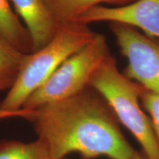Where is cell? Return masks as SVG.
<instances>
[{
	"mask_svg": "<svg viewBox=\"0 0 159 159\" xmlns=\"http://www.w3.org/2000/svg\"><path fill=\"white\" fill-rule=\"evenodd\" d=\"M28 55L0 36V92L13 87Z\"/></svg>",
	"mask_w": 159,
	"mask_h": 159,
	"instance_id": "30bf717a",
	"label": "cell"
},
{
	"mask_svg": "<svg viewBox=\"0 0 159 159\" xmlns=\"http://www.w3.org/2000/svg\"><path fill=\"white\" fill-rule=\"evenodd\" d=\"M0 159H53L47 146L37 139L32 142L0 141Z\"/></svg>",
	"mask_w": 159,
	"mask_h": 159,
	"instance_id": "8fae6325",
	"label": "cell"
},
{
	"mask_svg": "<svg viewBox=\"0 0 159 159\" xmlns=\"http://www.w3.org/2000/svg\"><path fill=\"white\" fill-rule=\"evenodd\" d=\"M57 25L75 22L88 10L102 4L115 7L128 5L136 0H43Z\"/></svg>",
	"mask_w": 159,
	"mask_h": 159,
	"instance_id": "9c48e42d",
	"label": "cell"
},
{
	"mask_svg": "<svg viewBox=\"0 0 159 159\" xmlns=\"http://www.w3.org/2000/svg\"><path fill=\"white\" fill-rule=\"evenodd\" d=\"M9 1L0 0V36L25 54L34 52L30 33L20 22Z\"/></svg>",
	"mask_w": 159,
	"mask_h": 159,
	"instance_id": "ba28073f",
	"label": "cell"
},
{
	"mask_svg": "<svg viewBox=\"0 0 159 159\" xmlns=\"http://www.w3.org/2000/svg\"><path fill=\"white\" fill-rule=\"evenodd\" d=\"M140 102L150 114L152 128L159 143V94L145 89L141 96Z\"/></svg>",
	"mask_w": 159,
	"mask_h": 159,
	"instance_id": "7c38bea8",
	"label": "cell"
},
{
	"mask_svg": "<svg viewBox=\"0 0 159 159\" xmlns=\"http://www.w3.org/2000/svg\"><path fill=\"white\" fill-rule=\"evenodd\" d=\"M110 56L106 38L97 33L90 43L66 60L27 99L22 108L36 110L77 94L88 86L94 73Z\"/></svg>",
	"mask_w": 159,
	"mask_h": 159,
	"instance_id": "277c9868",
	"label": "cell"
},
{
	"mask_svg": "<svg viewBox=\"0 0 159 159\" xmlns=\"http://www.w3.org/2000/svg\"><path fill=\"white\" fill-rule=\"evenodd\" d=\"M102 21L139 28L144 34L159 40V0H136L118 7L95 6L80 16L75 22L89 25Z\"/></svg>",
	"mask_w": 159,
	"mask_h": 159,
	"instance_id": "8992f818",
	"label": "cell"
},
{
	"mask_svg": "<svg viewBox=\"0 0 159 159\" xmlns=\"http://www.w3.org/2000/svg\"><path fill=\"white\" fill-rule=\"evenodd\" d=\"M33 111L32 110H27V109H20L16 111H9L4 110L0 105V119L14 118V117H21V118L28 119L29 117L33 114Z\"/></svg>",
	"mask_w": 159,
	"mask_h": 159,
	"instance_id": "4fadbf2b",
	"label": "cell"
},
{
	"mask_svg": "<svg viewBox=\"0 0 159 159\" xmlns=\"http://www.w3.org/2000/svg\"><path fill=\"white\" fill-rule=\"evenodd\" d=\"M114 111L119 123L135 137L147 159H159V143L150 117L143 111L140 99L145 89L118 69L111 55L95 71L89 81Z\"/></svg>",
	"mask_w": 159,
	"mask_h": 159,
	"instance_id": "3957f363",
	"label": "cell"
},
{
	"mask_svg": "<svg viewBox=\"0 0 159 159\" xmlns=\"http://www.w3.org/2000/svg\"><path fill=\"white\" fill-rule=\"evenodd\" d=\"M53 159L76 152L83 159H130L135 150L114 111L88 85L77 94L34 110L27 119Z\"/></svg>",
	"mask_w": 159,
	"mask_h": 159,
	"instance_id": "6da1fadb",
	"label": "cell"
},
{
	"mask_svg": "<svg viewBox=\"0 0 159 159\" xmlns=\"http://www.w3.org/2000/svg\"><path fill=\"white\" fill-rule=\"evenodd\" d=\"M16 13L25 21L30 33L35 52L47 44L59 26L49 13L43 0H10Z\"/></svg>",
	"mask_w": 159,
	"mask_h": 159,
	"instance_id": "52a82bcc",
	"label": "cell"
},
{
	"mask_svg": "<svg viewBox=\"0 0 159 159\" xmlns=\"http://www.w3.org/2000/svg\"><path fill=\"white\" fill-rule=\"evenodd\" d=\"M130 159H147V158L145 157L144 155L143 154L142 152H136V153Z\"/></svg>",
	"mask_w": 159,
	"mask_h": 159,
	"instance_id": "5bb4252c",
	"label": "cell"
},
{
	"mask_svg": "<svg viewBox=\"0 0 159 159\" xmlns=\"http://www.w3.org/2000/svg\"><path fill=\"white\" fill-rule=\"evenodd\" d=\"M96 35L85 24L70 22L59 26L50 41L27 55L16 81L0 102L2 108L9 111L22 108L27 99L60 66L90 43Z\"/></svg>",
	"mask_w": 159,
	"mask_h": 159,
	"instance_id": "7a4b0ae2",
	"label": "cell"
},
{
	"mask_svg": "<svg viewBox=\"0 0 159 159\" xmlns=\"http://www.w3.org/2000/svg\"><path fill=\"white\" fill-rule=\"evenodd\" d=\"M109 27L128 60L123 74L147 90L159 94V40L124 24L112 22Z\"/></svg>",
	"mask_w": 159,
	"mask_h": 159,
	"instance_id": "5b68a950",
	"label": "cell"
}]
</instances>
